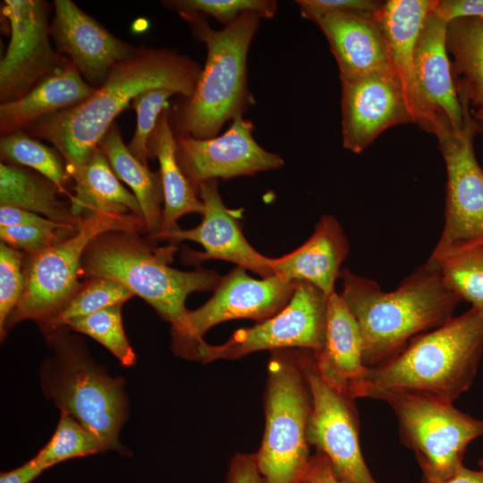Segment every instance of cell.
Instances as JSON below:
<instances>
[{"instance_id": "obj_2", "label": "cell", "mask_w": 483, "mask_h": 483, "mask_svg": "<svg viewBox=\"0 0 483 483\" xmlns=\"http://www.w3.org/2000/svg\"><path fill=\"white\" fill-rule=\"evenodd\" d=\"M340 278V295L359 326L367 368L388 360L414 337L446 323L461 301L429 259L390 292L346 268Z\"/></svg>"}, {"instance_id": "obj_9", "label": "cell", "mask_w": 483, "mask_h": 483, "mask_svg": "<svg viewBox=\"0 0 483 483\" xmlns=\"http://www.w3.org/2000/svg\"><path fill=\"white\" fill-rule=\"evenodd\" d=\"M374 399L386 402L394 411L401 440L414 452L423 479L453 475L462 466L467 445L483 436V421L453 402L410 393H383Z\"/></svg>"}, {"instance_id": "obj_27", "label": "cell", "mask_w": 483, "mask_h": 483, "mask_svg": "<svg viewBox=\"0 0 483 483\" xmlns=\"http://www.w3.org/2000/svg\"><path fill=\"white\" fill-rule=\"evenodd\" d=\"M446 48L460 102L476 123H483V17L448 23Z\"/></svg>"}, {"instance_id": "obj_17", "label": "cell", "mask_w": 483, "mask_h": 483, "mask_svg": "<svg viewBox=\"0 0 483 483\" xmlns=\"http://www.w3.org/2000/svg\"><path fill=\"white\" fill-rule=\"evenodd\" d=\"M197 191L204 205L201 223L191 229L179 227L162 241L174 244L182 241L199 243L204 248L203 252L189 249L182 252L186 264L198 265L207 259H221L250 270L262 278L275 275L271 258L257 251L245 238L238 220L241 212L225 206L217 180L202 182Z\"/></svg>"}, {"instance_id": "obj_46", "label": "cell", "mask_w": 483, "mask_h": 483, "mask_svg": "<svg viewBox=\"0 0 483 483\" xmlns=\"http://www.w3.org/2000/svg\"><path fill=\"white\" fill-rule=\"evenodd\" d=\"M476 124H477V123H476ZM477 127H478V130L480 129L481 131L483 132V123H478V124H477Z\"/></svg>"}, {"instance_id": "obj_8", "label": "cell", "mask_w": 483, "mask_h": 483, "mask_svg": "<svg viewBox=\"0 0 483 483\" xmlns=\"http://www.w3.org/2000/svg\"><path fill=\"white\" fill-rule=\"evenodd\" d=\"M144 221L133 215L97 213L83 217L76 231L44 251L29 256L24 265L22 296L10 315L1 339L9 328L23 320L39 325L57 314L80 288L82 258L89 243L111 231L138 233Z\"/></svg>"}, {"instance_id": "obj_42", "label": "cell", "mask_w": 483, "mask_h": 483, "mask_svg": "<svg viewBox=\"0 0 483 483\" xmlns=\"http://www.w3.org/2000/svg\"><path fill=\"white\" fill-rule=\"evenodd\" d=\"M226 483H262L255 453H237L232 458Z\"/></svg>"}, {"instance_id": "obj_3", "label": "cell", "mask_w": 483, "mask_h": 483, "mask_svg": "<svg viewBox=\"0 0 483 483\" xmlns=\"http://www.w3.org/2000/svg\"><path fill=\"white\" fill-rule=\"evenodd\" d=\"M483 351V316L470 308L368 368L361 397L410 393L453 402L471 386Z\"/></svg>"}, {"instance_id": "obj_35", "label": "cell", "mask_w": 483, "mask_h": 483, "mask_svg": "<svg viewBox=\"0 0 483 483\" xmlns=\"http://www.w3.org/2000/svg\"><path fill=\"white\" fill-rule=\"evenodd\" d=\"M163 4L178 13H198L211 16L225 26L246 12H255L263 19L275 16L278 4L274 0H171Z\"/></svg>"}, {"instance_id": "obj_22", "label": "cell", "mask_w": 483, "mask_h": 483, "mask_svg": "<svg viewBox=\"0 0 483 483\" xmlns=\"http://www.w3.org/2000/svg\"><path fill=\"white\" fill-rule=\"evenodd\" d=\"M313 356L325 380L353 398L361 397L368 369L362 359L361 335L353 315L336 292L326 297L325 342Z\"/></svg>"}, {"instance_id": "obj_12", "label": "cell", "mask_w": 483, "mask_h": 483, "mask_svg": "<svg viewBox=\"0 0 483 483\" xmlns=\"http://www.w3.org/2000/svg\"><path fill=\"white\" fill-rule=\"evenodd\" d=\"M297 283L277 275L255 279L236 266L222 276L207 302L188 311L183 329L172 334L173 351L191 360L196 345L214 326L240 318L260 322L274 316L287 305Z\"/></svg>"}, {"instance_id": "obj_25", "label": "cell", "mask_w": 483, "mask_h": 483, "mask_svg": "<svg viewBox=\"0 0 483 483\" xmlns=\"http://www.w3.org/2000/svg\"><path fill=\"white\" fill-rule=\"evenodd\" d=\"M149 157H156L160 170L164 207L159 232L152 240L162 241L179 228L178 220L187 214H203L204 205L183 173L176 156L175 133L166 106L161 113L148 142Z\"/></svg>"}, {"instance_id": "obj_1", "label": "cell", "mask_w": 483, "mask_h": 483, "mask_svg": "<svg viewBox=\"0 0 483 483\" xmlns=\"http://www.w3.org/2000/svg\"><path fill=\"white\" fill-rule=\"evenodd\" d=\"M201 71L197 62L174 50L138 47L89 97L38 120L23 131L49 141L64 157L70 174L86 162L116 116L138 95L166 89L188 99Z\"/></svg>"}, {"instance_id": "obj_24", "label": "cell", "mask_w": 483, "mask_h": 483, "mask_svg": "<svg viewBox=\"0 0 483 483\" xmlns=\"http://www.w3.org/2000/svg\"><path fill=\"white\" fill-rule=\"evenodd\" d=\"M68 59L23 97L0 105V131H23L38 120L72 107L95 91Z\"/></svg>"}, {"instance_id": "obj_37", "label": "cell", "mask_w": 483, "mask_h": 483, "mask_svg": "<svg viewBox=\"0 0 483 483\" xmlns=\"http://www.w3.org/2000/svg\"><path fill=\"white\" fill-rule=\"evenodd\" d=\"M25 253L4 242L0 243V335L21 300L25 276L23 259Z\"/></svg>"}, {"instance_id": "obj_47", "label": "cell", "mask_w": 483, "mask_h": 483, "mask_svg": "<svg viewBox=\"0 0 483 483\" xmlns=\"http://www.w3.org/2000/svg\"><path fill=\"white\" fill-rule=\"evenodd\" d=\"M474 246H478L479 248H481L483 250V242H480L479 244H477V245H474Z\"/></svg>"}, {"instance_id": "obj_14", "label": "cell", "mask_w": 483, "mask_h": 483, "mask_svg": "<svg viewBox=\"0 0 483 483\" xmlns=\"http://www.w3.org/2000/svg\"><path fill=\"white\" fill-rule=\"evenodd\" d=\"M49 4L43 0H4L11 37L0 62V101L23 97L66 60L52 47Z\"/></svg>"}, {"instance_id": "obj_11", "label": "cell", "mask_w": 483, "mask_h": 483, "mask_svg": "<svg viewBox=\"0 0 483 483\" xmlns=\"http://www.w3.org/2000/svg\"><path fill=\"white\" fill-rule=\"evenodd\" d=\"M458 131L436 135L446 169L445 223L430 258L483 242V170L474 153L476 122L467 106Z\"/></svg>"}, {"instance_id": "obj_23", "label": "cell", "mask_w": 483, "mask_h": 483, "mask_svg": "<svg viewBox=\"0 0 483 483\" xmlns=\"http://www.w3.org/2000/svg\"><path fill=\"white\" fill-rule=\"evenodd\" d=\"M349 250V241L340 222L326 214L303 244L282 257L271 258V267L275 275L290 282L309 283L327 296L335 292L341 266Z\"/></svg>"}, {"instance_id": "obj_44", "label": "cell", "mask_w": 483, "mask_h": 483, "mask_svg": "<svg viewBox=\"0 0 483 483\" xmlns=\"http://www.w3.org/2000/svg\"><path fill=\"white\" fill-rule=\"evenodd\" d=\"M43 471V469L30 460L18 468L1 472L0 483H30Z\"/></svg>"}, {"instance_id": "obj_26", "label": "cell", "mask_w": 483, "mask_h": 483, "mask_svg": "<svg viewBox=\"0 0 483 483\" xmlns=\"http://www.w3.org/2000/svg\"><path fill=\"white\" fill-rule=\"evenodd\" d=\"M70 176L73 181L70 208L76 217L106 213L133 215L143 220L137 199L121 183L98 146Z\"/></svg>"}, {"instance_id": "obj_39", "label": "cell", "mask_w": 483, "mask_h": 483, "mask_svg": "<svg viewBox=\"0 0 483 483\" xmlns=\"http://www.w3.org/2000/svg\"><path fill=\"white\" fill-rule=\"evenodd\" d=\"M299 7L322 12H339L376 15L384 2L373 0H298Z\"/></svg>"}, {"instance_id": "obj_29", "label": "cell", "mask_w": 483, "mask_h": 483, "mask_svg": "<svg viewBox=\"0 0 483 483\" xmlns=\"http://www.w3.org/2000/svg\"><path fill=\"white\" fill-rule=\"evenodd\" d=\"M57 188L35 171L1 162L0 205L28 210L57 223L78 225L81 221L70 205L57 197Z\"/></svg>"}, {"instance_id": "obj_49", "label": "cell", "mask_w": 483, "mask_h": 483, "mask_svg": "<svg viewBox=\"0 0 483 483\" xmlns=\"http://www.w3.org/2000/svg\"><path fill=\"white\" fill-rule=\"evenodd\" d=\"M301 483H310V482H309L308 480H304V481L301 482Z\"/></svg>"}, {"instance_id": "obj_19", "label": "cell", "mask_w": 483, "mask_h": 483, "mask_svg": "<svg viewBox=\"0 0 483 483\" xmlns=\"http://www.w3.org/2000/svg\"><path fill=\"white\" fill-rule=\"evenodd\" d=\"M436 7V6H435ZM448 23L434 10L427 17L414 51V73L434 135L461 130L464 111L456 91L446 48Z\"/></svg>"}, {"instance_id": "obj_41", "label": "cell", "mask_w": 483, "mask_h": 483, "mask_svg": "<svg viewBox=\"0 0 483 483\" xmlns=\"http://www.w3.org/2000/svg\"><path fill=\"white\" fill-rule=\"evenodd\" d=\"M435 12L447 23L461 18L483 17V0L436 1Z\"/></svg>"}, {"instance_id": "obj_5", "label": "cell", "mask_w": 483, "mask_h": 483, "mask_svg": "<svg viewBox=\"0 0 483 483\" xmlns=\"http://www.w3.org/2000/svg\"><path fill=\"white\" fill-rule=\"evenodd\" d=\"M177 247H154L138 233L111 231L94 239L85 250L81 275L113 279L148 302L181 332L188 309L185 301L194 292L215 291L222 276L215 270L198 267L182 271L170 267Z\"/></svg>"}, {"instance_id": "obj_32", "label": "cell", "mask_w": 483, "mask_h": 483, "mask_svg": "<svg viewBox=\"0 0 483 483\" xmlns=\"http://www.w3.org/2000/svg\"><path fill=\"white\" fill-rule=\"evenodd\" d=\"M60 412L52 437L30 459L36 465L45 470L66 460L107 451L104 443L91 430L67 412Z\"/></svg>"}, {"instance_id": "obj_30", "label": "cell", "mask_w": 483, "mask_h": 483, "mask_svg": "<svg viewBox=\"0 0 483 483\" xmlns=\"http://www.w3.org/2000/svg\"><path fill=\"white\" fill-rule=\"evenodd\" d=\"M0 154L2 162L30 168L50 181L60 193L71 197L67 184L72 178L64 157L55 148L18 131L1 136Z\"/></svg>"}, {"instance_id": "obj_36", "label": "cell", "mask_w": 483, "mask_h": 483, "mask_svg": "<svg viewBox=\"0 0 483 483\" xmlns=\"http://www.w3.org/2000/svg\"><path fill=\"white\" fill-rule=\"evenodd\" d=\"M174 94L170 89H154L138 95L131 102L137 114V126L128 148L145 165L149 157L150 137L161 113L167 106V99Z\"/></svg>"}, {"instance_id": "obj_4", "label": "cell", "mask_w": 483, "mask_h": 483, "mask_svg": "<svg viewBox=\"0 0 483 483\" xmlns=\"http://www.w3.org/2000/svg\"><path fill=\"white\" fill-rule=\"evenodd\" d=\"M195 38L207 47V60L192 96L184 99L171 120L175 134L196 139L216 136L228 120L243 116L254 104L248 87V53L263 19L246 12L221 30L207 17L180 13Z\"/></svg>"}, {"instance_id": "obj_7", "label": "cell", "mask_w": 483, "mask_h": 483, "mask_svg": "<svg viewBox=\"0 0 483 483\" xmlns=\"http://www.w3.org/2000/svg\"><path fill=\"white\" fill-rule=\"evenodd\" d=\"M301 349L271 352L265 394L266 426L255 453L262 483H301L310 456L307 432L311 394Z\"/></svg>"}, {"instance_id": "obj_18", "label": "cell", "mask_w": 483, "mask_h": 483, "mask_svg": "<svg viewBox=\"0 0 483 483\" xmlns=\"http://www.w3.org/2000/svg\"><path fill=\"white\" fill-rule=\"evenodd\" d=\"M50 24L57 52L64 54L93 88L103 84L109 72L131 57L138 47L116 38L71 0H55Z\"/></svg>"}, {"instance_id": "obj_34", "label": "cell", "mask_w": 483, "mask_h": 483, "mask_svg": "<svg viewBox=\"0 0 483 483\" xmlns=\"http://www.w3.org/2000/svg\"><path fill=\"white\" fill-rule=\"evenodd\" d=\"M64 326L90 336L114 355L123 366L134 365L136 355L123 330L122 305L72 319Z\"/></svg>"}, {"instance_id": "obj_15", "label": "cell", "mask_w": 483, "mask_h": 483, "mask_svg": "<svg viewBox=\"0 0 483 483\" xmlns=\"http://www.w3.org/2000/svg\"><path fill=\"white\" fill-rule=\"evenodd\" d=\"M253 130L251 121L239 116L220 136L196 139L175 134L178 162L196 191L207 181L252 175L284 165L281 156L256 141Z\"/></svg>"}, {"instance_id": "obj_20", "label": "cell", "mask_w": 483, "mask_h": 483, "mask_svg": "<svg viewBox=\"0 0 483 483\" xmlns=\"http://www.w3.org/2000/svg\"><path fill=\"white\" fill-rule=\"evenodd\" d=\"M300 11L327 39L341 80L393 68L377 14L322 12L304 7H300Z\"/></svg>"}, {"instance_id": "obj_45", "label": "cell", "mask_w": 483, "mask_h": 483, "mask_svg": "<svg viewBox=\"0 0 483 483\" xmlns=\"http://www.w3.org/2000/svg\"><path fill=\"white\" fill-rule=\"evenodd\" d=\"M423 483H483V468L480 470H473L462 465L453 475L447 479H423Z\"/></svg>"}, {"instance_id": "obj_38", "label": "cell", "mask_w": 483, "mask_h": 483, "mask_svg": "<svg viewBox=\"0 0 483 483\" xmlns=\"http://www.w3.org/2000/svg\"><path fill=\"white\" fill-rule=\"evenodd\" d=\"M76 229H52L27 225L0 226V238L1 242L8 246L26 255L34 256L67 238Z\"/></svg>"}, {"instance_id": "obj_33", "label": "cell", "mask_w": 483, "mask_h": 483, "mask_svg": "<svg viewBox=\"0 0 483 483\" xmlns=\"http://www.w3.org/2000/svg\"><path fill=\"white\" fill-rule=\"evenodd\" d=\"M132 296L130 290L113 279L89 277L57 314L39 326L43 331L63 327L72 319L123 305Z\"/></svg>"}, {"instance_id": "obj_6", "label": "cell", "mask_w": 483, "mask_h": 483, "mask_svg": "<svg viewBox=\"0 0 483 483\" xmlns=\"http://www.w3.org/2000/svg\"><path fill=\"white\" fill-rule=\"evenodd\" d=\"M66 326L43 331L54 349L40 369V384L48 400L91 430L106 445L127 455L119 442L128 417L124 379L107 375L96 364L83 343Z\"/></svg>"}, {"instance_id": "obj_48", "label": "cell", "mask_w": 483, "mask_h": 483, "mask_svg": "<svg viewBox=\"0 0 483 483\" xmlns=\"http://www.w3.org/2000/svg\"><path fill=\"white\" fill-rule=\"evenodd\" d=\"M479 464H480L481 468H483V458L479 461Z\"/></svg>"}, {"instance_id": "obj_13", "label": "cell", "mask_w": 483, "mask_h": 483, "mask_svg": "<svg viewBox=\"0 0 483 483\" xmlns=\"http://www.w3.org/2000/svg\"><path fill=\"white\" fill-rule=\"evenodd\" d=\"M301 351L311 394L307 432L309 445L327 458L340 479L349 483H377L360 451L354 398L323 378L312 351Z\"/></svg>"}, {"instance_id": "obj_43", "label": "cell", "mask_w": 483, "mask_h": 483, "mask_svg": "<svg viewBox=\"0 0 483 483\" xmlns=\"http://www.w3.org/2000/svg\"><path fill=\"white\" fill-rule=\"evenodd\" d=\"M305 480L310 483H349L337 477L327 458L319 452L310 458Z\"/></svg>"}, {"instance_id": "obj_21", "label": "cell", "mask_w": 483, "mask_h": 483, "mask_svg": "<svg viewBox=\"0 0 483 483\" xmlns=\"http://www.w3.org/2000/svg\"><path fill=\"white\" fill-rule=\"evenodd\" d=\"M437 0H388L377 13L391 65L411 110L414 123L431 133L432 127L423 105L414 73V51L419 34Z\"/></svg>"}, {"instance_id": "obj_16", "label": "cell", "mask_w": 483, "mask_h": 483, "mask_svg": "<svg viewBox=\"0 0 483 483\" xmlns=\"http://www.w3.org/2000/svg\"><path fill=\"white\" fill-rule=\"evenodd\" d=\"M341 85L344 148L360 153L386 129L414 123L402 86L393 68L343 80Z\"/></svg>"}, {"instance_id": "obj_40", "label": "cell", "mask_w": 483, "mask_h": 483, "mask_svg": "<svg viewBox=\"0 0 483 483\" xmlns=\"http://www.w3.org/2000/svg\"><path fill=\"white\" fill-rule=\"evenodd\" d=\"M27 225L52 229H75L78 225L62 224L18 208L0 206V226Z\"/></svg>"}, {"instance_id": "obj_28", "label": "cell", "mask_w": 483, "mask_h": 483, "mask_svg": "<svg viewBox=\"0 0 483 483\" xmlns=\"http://www.w3.org/2000/svg\"><path fill=\"white\" fill-rule=\"evenodd\" d=\"M113 171L137 199L145 228L152 238L160 230L164 194L159 173L152 172L129 150L118 127L113 124L98 143Z\"/></svg>"}, {"instance_id": "obj_10", "label": "cell", "mask_w": 483, "mask_h": 483, "mask_svg": "<svg viewBox=\"0 0 483 483\" xmlns=\"http://www.w3.org/2000/svg\"><path fill=\"white\" fill-rule=\"evenodd\" d=\"M326 297L313 284L298 282L291 300L278 313L253 326L236 330L222 344L201 341L191 360L208 363L266 350L305 349L318 352L325 342Z\"/></svg>"}, {"instance_id": "obj_31", "label": "cell", "mask_w": 483, "mask_h": 483, "mask_svg": "<svg viewBox=\"0 0 483 483\" xmlns=\"http://www.w3.org/2000/svg\"><path fill=\"white\" fill-rule=\"evenodd\" d=\"M428 259L438 267L445 285L483 316V250L470 246Z\"/></svg>"}]
</instances>
